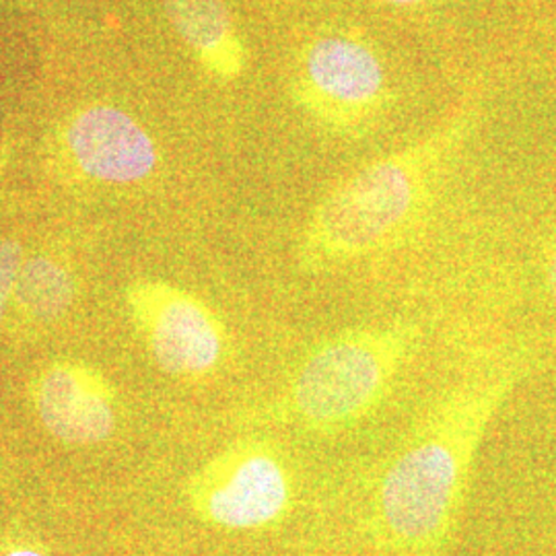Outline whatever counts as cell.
<instances>
[{"label": "cell", "instance_id": "cell-1", "mask_svg": "<svg viewBox=\"0 0 556 556\" xmlns=\"http://www.w3.org/2000/svg\"><path fill=\"white\" fill-rule=\"evenodd\" d=\"M514 381L501 367L464 376L415 420L371 493L383 556L445 555L480 443Z\"/></svg>", "mask_w": 556, "mask_h": 556}, {"label": "cell", "instance_id": "cell-2", "mask_svg": "<svg viewBox=\"0 0 556 556\" xmlns=\"http://www.w3.org/2000/svg\"><path fill=\"white\" fill-rule=\"evenodd\" d=\"M466 132L468 119H452L433 135L340 179L303 225L299 270L328 275L394 250L429 211Z\"/></svg>", "mask_w": 556, "mask_h": 556}, {"label": "cell", "instance_id": "cell-3", "mask_svg": "<svg viewBox=\"0 0 556 556\" xmlns=\"http://www.w3.org/2000/svg\"><path fill=\"white\" fill-rule=\"evenodd\" d=\"M418 342L420 328L408 319L363 324L321 338L299 361L273 417L312 435L357 427L394 392Z\"/></svg>", "mask_w": 556, "mask_h": 556}, {"label": "cell", "instance_id": "cell-4", "mask_svg": "<svg viewBox=\"0 0 556 556\" xmlns=\"http://www.w3.org/2000/svg\"><path fill=\"white\" fill-rule=\"evenodd\" d=\"M299 110L337 137H358L390 103V80L376 46L355 31L303 43L291 75Z\"/></svg>", "mask_w": 556, "mask_h": 556}, {"label": "cell", "instance_id": "cell-5", "mask_svg": "<svg viewBox=\"0 0 556 556\" xmlns=\"http://www.w3.org/2000/svg\"><path fill=\"white\" fill-rule=\"evenodd\" d=\"M293 501V472L266 441L229 450L192 482V503L200 516L229 530L275 526L291 514Z\"/></svg>", "mask_w": 556, "mask_h": 556}, {"label": "cell", "instance_id": "cell-6", "mask_svg": "<svg viewBox=\"0 0 556 556\" xmlns=\"http://www.w3.org/2000/svg\"><path fill=\"white\" fill-rule=\"evenodd\" d=\"M142 316L153 357L163 371L199 378L219 365L225 349L223 330L199 299L165 285L149 287Z\"/></svg>", "mask_w": 556, "mask_h": 556}, {"label": "cell", "instance_id": "cell-7", "mask_svg": "<svg viewBox=\"0 0 556 556\" xmlns=\"http://www.w3.org/2000/svg\"><path fill=\"white\" fill-rule=\"evenodd\" d=\"M68 144L80 167L93 178L130 184L147 178L157 151L139 124L114 108H91L75 118Z\"/></svg>", "mask_w": 556, "mask_h": 556}, {"label": "cell", "instance_id": "cell-8", "mask_svg": "<svg viewBox=\"0 0 556 556\" xmlns=\"http://www.w3.org/2000/svg\"><path fill=\"white\" fill-rule=\"evenodd\" d=\"M38 406L46 427L71 443L100 441L114 427L110 402L98 381L77 369L60 367L50 371L41 381Z\"/></svg>", "mask_w": 556, "mask_h": 556}, {"label": "cell", "instance_id": "cell-9", "mask_svg": "<svg viewBox=\"0 0 556 556\" xmlns=\"http://www.w3.org/2000/svg\"><path fill=\"white\" fill-rule=\"evenodd\" d=\"M165 11L206 73L238 79L245 68V48L223 0H165Z\"/></svg>", "mask_w": 556, "mask_h": 556}, {"label": "cell", "instance_id": "cell-10", "mask_svg": "<svg viewBox=\"0 0 556 556\" xmlns=\"http://www.w3.org/2000/svg\"><path fill=\"white\" fill-rule=\"evenodd\" d=\"M20 299L36 316H59L68 305L71 280L56 264L48 260H34L21 273Z\"/></svg>", "mask_w": 556, "mask_h": 556}, {"label": "cell", "instance_id": "cell-11", "mask_svg": "<svg viewBox=\"0 0 556 556\" xmlns=\"http://www.w3.org/2000/svg\"><path fill=\"white\" fill-rule=\"evenodd\" d=\"M21 250L15 241L0 243V318L20 270Z\"/></svg>", "mask_w": 556, "mask_h": 556}, {"label": "cell", "instance_id": "cell-12", "mask_svg": "<svg viewBox=\"0 0 556 556\" xmlns=\"http://www.w3.org/2000/svg\"><path fill=\"white\" fill-rule=\"evenodd\" d=\"M546 287H548V295L556 305V231L551 245H548V258H546Z\"/></svg>", "mask_w": 556, "mask_h": 556}, {"label": "cell", "instance_id": "cell-13", "mask_svg": "<svg viewBox=\"0 0 556 556\" xmlns=\"http://www.w3.org/2000/svg\"><path fill=\"white\" fill-rule=\"evenodd\" d=\"M383 2H390V4H396V7H415V4H420L422 0H383Z\"/></svg>", "mask_w": 556, "mask_h": 556}, {"label": "cell", "instance_id": "cell-14", "mask_svg": "<svg viewBox=\"0 0 556 556\" xmlns=\"http://www.w3.org/2000/svg\"><path fill=\"white\" fill-rule=\"evenodd\" d=\"M11 556H41L38 553H31V551H20V553H13Z\"/></svg>", "mask_w": 556, "mask_h": 556}]
</instances>
